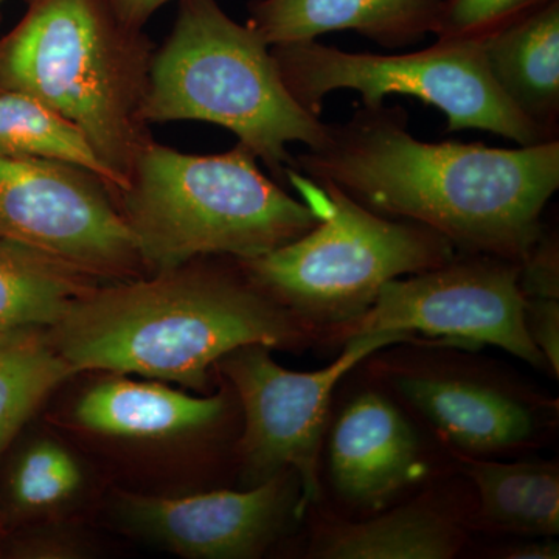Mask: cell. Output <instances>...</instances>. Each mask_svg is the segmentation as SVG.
<instances>
[{"label":"cell","instance_id":"obj_1","mask_svg":"<svg viewBox=\"0 0 559 559\" xmlns=\"http://www.w3.org/2000/svg\"><path fill=\"white\" fill-rule=\"evenodd\" d=\"M407 121L400 106L358 105L290 168L380 215L439 231L455 249L522 263L559 189V140L516 150L428 143Z\"/></svg>","mask_w":559,"mask_h":559},{"label":"cell","instance_id":"obj_2","mask_svg":"<svg viewBox=\"0 0 559 559\" xmlns=\"http://www.w3.org/2000/svg\"><path fill=\"white\" fill-rule=\"evenodd\" d=\"M242 277L186 264L92 286L49 329L50 340L75 373H135L201 390L210 367L234 349L307 340L288 310Z\"/></svg>","mask_w":559,"mask_h":559},{"label":"cell","instance_id":"obj_3","mask_svg":"<svg viewBox=\"0 0 559 559\" xmlns=\"http://www.w3.org/2000/svg\"><path fill=\"white\" fill-rule=\"evenodd\" d=\"M153 53L143 28L121 21L110 0H27L0 38V90L32 95L75 124L120 193L151 139L143 102Z\"/></svg>","mask_w":559,"mask_h":559},{"label":"cell","instance_id":"obj_4","mask_svg":"<svg viewBox=\"0 0 559 559\" xmlns=\"http://www.w3.org/2000/svg\"><path fill=\"white\" fill-rule=\"evenodd\" d=\"M117 204L142 266L156 274L209 255L257 259L319 223L318 212L267 178L240 143L198 156L150 139Z\"/></svg>","mask_w":559,"mask_h":559},{"label":"cell","instance_id":"obj_5","mask_svg":"<svg viewBox=\"0 0 559 559\" xmlns=\"http://www.w3.org/2000/svg\"><path fill=\"white\" fill-rule=\"evenodd\" d=\"M143 119L226 128L277 180L293 167L289 143L316 148L329 127L294 100L271 46L216 0H180L170 36L151 58Z\"/></svg>","mask_w":559,"mask_h":559},{"label":"cell","instance_id":"obj_6","mask_svg":"<svg viewBox=\"0 0 559 559\" xmlns=\"http://www.w3.org/2000/svg\"><path fill=\"white\" fill-rule=\"evenodd\" d=\"M286 178L318 212L319 223L297 240L238 264L257 288L308 325L340 330L369 310L390 280L455 259V246L439 231L380 215L334 183L294 168Z\"/></svg>","mask_w":559,"mask_h":559},{"label":"cell","instance_id":"obj_7","mask_svg":"<svg viewBox=\"0 0 559 559\" xmlns=\"http://www.w3.org/2000/svg\"><path fill=\"white\" fill-rule=\"evenodd\" d=\"M271 51L294 100L318 117L334 91L359 92L364 106L401 94L440 109L448 117L447 132L488 131L520 146L554 142L496 86L477 40H436L403 55L349 53L316 39L280 44Z\"/></svg>","mask_w":559,"mask_h":559},{"label":"cell","instance_id":"obj_8","mask_svg":"<svg viewBox=\"0 0 559 559\" xmlns=\"http://www.w3.org/2000/svg\"><path fill=\"white\" fill-rule=\"evenodd\" d=\"M417 337L395 331L345 341L340 358L316 371H290L272 359L266 345H245L219 359L240 395L246 428L240 448L253 485L285 469L299 476L301 506L320 498L318 462L333 390L378 349Z\"/></svg>","mask_w":559,"mask_h":559},{"label":"cell","instance_id":"obj_9","mask_svg":"<svg viewBox=\"0 0 559 559\" xmlns=\"http://www.w3.org/2000/svg\"><path fill=\"white\" fill-rule=\"evenodd\" d=\"M521 263L468 253L436 270L390 280L369 310L340 337L395 331L440 337L462 347L492 345L532 366L549 367L525 325Z\"/></svg>","mask_w":559,"mask_h":559},{"label":"cell","instance_id":"obj_10","mask_svg":"<svg viewBox=\"0 0 559 559\" xmlns=\"http://www.w3.org/2000/svg\"><path fill=\"white\" fill-rule=\"evenodd\" d=\"M0 238L95 278L124 277L142 266L114 190L60 162L0 153Z\"/></svg>","mask_w":559,"mask_h":559},{"label":"cell","instance_id":"obj_11","mask_svg":"<svg viewBox=\"0 0 559 559\" xmlns=\"http://www.w3.org/2000/svg\"><path fill=\"white\" fill-rule=\"evenodd\" d=\"M128 527L176 555L194 559L255 558L290 516L305 513L296 471L285 469L248 491L162 498L123 492Z\"/></svg>","mask_w":559,"mask_h":559},{"label":"cell","instance_id":"obj_12","mask_svg":"<svg viewBox=\"0 0 559 559\" xmlns=\"http://www.w3.org/2000/svg\"><path fill=\"white\" fill-rule=\"evenodd\" d=\"M329 451L331 484L356 509L382 510L429 473L417 430L378 392L349 401L331 432Z\"/></svg>","mask_w":559,"mask_h":559},{"label":"cell","instance_id":"obj_13","mask_svg":"<svg viewBox=\"0 0 559 559\" xmlns=\"http://www.w3.org/2000/svg\"><path fill=\"white\" fill-rule=\"evenodd\" d=\"M401 399L469 457L528 447L538 418L527 401L489 382L457 374L403 371L393 377Z\"/></svg>","mask_w":559,"mask_h":559},{"label":"cell","instance_id":"obj_14","mask_svg":"<svg viewBox=\"0 0 559 559\" xmlns=\"http://www.w3.org/2000/svg\"><path fill=\"white\" fill-rule=\"evenodd\" d=\"M441 0H253L248 25L267 46L358 32L385 49H401L432 33Z\"/></svg>","mask_w":559,"mask_h":559},{"label":"cell","instance_id":"obj_15","mask_svg":"<svg viewBox=\"0 0 559 559\" xmlns=\"http://www.w3.org/2000/svg\"><path fill=\"white\" fill-rule=\"evenodd\" d=\"M496 86L549 140H559V0L477 40Z\"/></svg>","mask_w":559,"mask_h":559},{"label":"cell","instance_id":"obj_16","mask_svg":"<svg viewBox=\"0 0 559 559\" xmlns=\"http://www.w3.org/2000/svg\"><path fill=\"white\" fill-rule=\"evenodd\" d=\"M466 544V525L451 507L418 499L362 522L323 525L308 557L318 559H451Z\"/></svg>","mask_w":559,"mask_h":559},{"label":"cell","instance_id":"obj_17","mask_svg":"<svg viewBox=\"0 0 559 559\" xmlns=\"http://www.w3.org/2000/svg\"><path fill=\"white\" fill-rule=\"evenodd\" d=\"M224 404L221 395L197 399L159 382L114 378L81 396L75 418L102 436L159 440L207 428L223 415Z\"/></svg>","mask_w":559,"mask_h":559},{"label":"cell","instance_id":"obj_18","mask_svg":"<svg viewBox=\"0 0 559 559\" xmlns=\"http://www.w3.org/2000/svg\"><path fill=\"white\" fill-rule=\"evenodd\" d=\"M479 495L480 524L513 535L551 538L559 532L558 466L460 455Z\"/></svg>","mask_w":559,"mask_h":559},{"label":"cell","instance_id":"obj_19","mask_svg":"<svg viewBox=\"0 0 559 559\" xmlns=\"http://www.w3.org/2000/svg\"><path fill=\"white\" fill-rule=\"evenodd\" d=\"M94 278L31 246L0 238V334L51 329L95 286Z\"/></svg>","mask_w":559,"mask_h":559},{"label":"cell","instance_id":"obj_20","mask_svg":"<svg viewBox=\"0 0 559 559\" xmlns=\"http://www.w3.org/2000/svg\"><path fill=\"white\" fill-rule=\"evenodd\" d=\"M72 452L47 437L11 441L0 457V535L61 509L83 487Z\"/></svg>","mask_w":559,"mask_h":559},{"label":"cell","instance_id":"obj_21","mask_svg":"<svg viewBox=\"0 0 559 559\" xmlns=\"http://www.w3.org/2000/svg\"><path fill=\"white\" fill-rule=\"evenodd\" d=\"M47 330L27 326L0 334V457L49 393L76 374Z\"/></svg>","mask_w":559,"mask_h":559},{"label":"cell","instance_id":"obj_22","mask_svg":"<svg viewBox=\"0 0 559 559\" xmlns=\"http://www.w3.org/2000/svg\"><path fill=\"white\" fill-rule=\"evenodd\" d=\"M0 153L60 162L91 171L119 193V182L90 140L57 110L20 91L0 90Z\"/></svg>","mask_w":559,"mask_h":559},{"label":"cell","instance_id":"obj_23","mask_svg":"<svg viewBox=\"0 0 559 559\" xmlns=\"http://www.w3.org/2000/svg\"><path fill=\"white\" fill-rule=\"evenodd\" d=\"M550 0H441L437 40H480Z\"/></svg>","mask_w":559,"mask_h":559},{"label":"cell","instance_id":"obj_24","mask_svg":"<svg viewBox=\"0 0 559 559\" xmlns=\"http://www.w3.org/2000/svg\"><path fill=\"white\" fill-rule=\"evenodd\" d=\"M171 0H110L121 21L131 27L143 28L150 17Z\"/></svg>","mask_w":559,"mask_h":559},{"label":"cell","instance_id":"obj_25","mask_svg":"<svg viewBox=\"0 0 559 559\" xmlns=\"http://www.w3.org/2000/svg\"><path fill=\"white\" fill-rule=\"evenodd\" d=\"M558 544L550 538L518 543L500 550V558L509 559H557L559 557Z\"/></svg>","mask_w":559,"mask_h":559},{"label":"cell","instance_id":"obj_26","mask_svg":"<svg viewBox=\"0 0 559 559\" xmlns=\"http://www.w3.org/2000/svg\"><path fill=\"white\" fill-rule=\"evenodd\" d=\"M3 3H5V0H0V10H2Z\"/></svg>","mask_w":559,"mask_h":559},{"label":"cell","instance_id":"obj_27","mask_svg":"<svg viewBox=\"0 0 559 559\" xmlns=\"http://www.w3.org/2000/svg\"><path fill=\"white\" fill-rule=\"evenodd\" d=\"M0 536H2V535H0Z\"/></svg>","mask_w":559,"mask_h":559}]
</instances>
